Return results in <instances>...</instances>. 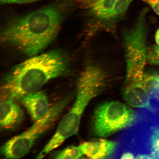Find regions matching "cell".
<instances>
[{"instance_id": "cell-1", "label": "cell", "mask_w": 159, "mask_h": 159, "mask_svg": "<svg viewBox=\"0 0 159 159\" xmlns=\"http://www.w3.org/2000/svg\"><path fill=\"white\" fill-rule=\"evenodd\" d=\"M63 15V9L56 6L34 12L7 25L1 42L28 56H35L55 38Z\"/></svg>"}, {"instance_id": "cell-2", "label": "cell", "mask_w": 159, "mask_h": 159, "mask_svg": "<svg viewBox=\"0 0 159 159\" xmlns=\"http://www.w3.org/2000/svg\"><path fill=\"white\" fill-rule=\"evenodd\" d=\"M68 65L64 53L53 50L31 58L16 66L4 79L1 100H19L39 91L51 80L64 74Z\"/></svg>"}, {"instance_id": "cell-3", "label": "cell", "mask_w": 159, "mask_h": 159, "mask_svg": "<svg viewBox=\"0 0 159 159\" xmlns=\"http://www.w3.org/2000/svg\"><path fill=\"white\" fill-rule=\"evenodd\" d=\"M106 83V75L101 70L93 66L85 68L79 79L76 99L72 108L61 119L55 134L39 152L37 159L44 158L67 139L77 134L85 108L102 92Z\"/></svg>"}, {"instance_id": "cell-4", "label": "cell", "mask_w": 159, "mask_h": 159, "mask_svg": "<svg viewBox=\"0 0 159 159\" xmlns=\"http://www.w3.org/2000/svg\"><path fill=\"white\" fill-rule=\"evenodd\" d=\"M72 97L69 95L51 107L48 114L26 131L10 139L3 145L1 153L6 158L23 157L30 150L35 142L54 125Z\"/></svg>"}, {"instance_id": "cell-5", "label": "cell", "mask_w": 159, "mask_h": 159, "mask_svg": "<svg viewBox=\"0 0 159 159\" xmlns=\"http://www.w3.org/2000/svg\"><path fill=\"white\" fill-rule=\"evenodd\" d=\"M148 9L143 10L136 25L124 33L126 63L125 85L143 82L147 55L145 22Z\"/></svg>"}, {"instance_id": "cell-6", "label": "cell", "mask_w": 159, "mask_h": 159, "mask_svg": "<svg viewBox=\"0 0 159 159\" xmlns=\"http://www.w3.org/2000/svg\"><path fill=\"white\" fill-rule=\"evenodd\" d=\"M137 119L136 113L128 105L119 101L105 102L95 109L92 132L99 138H107L130 127Z\"/></svg>"}, {"instance_id": "cell-7", "label": "cell", "mask_w": 159, "mask_h": 159, "mask_svg": "<svg viewBox=\"0 0 159 159\" xmlns=\"http://www.w3.org/2000/svg\"><path fill=\"white\" fill-rule=\"evenodd\" d=\"M19 100L35 121L46 116L50 109L47 95L42 91L30 93L22 97Z\"/></svg>"}, {"instance_id": "cell-8", "label": "cell", "mask_w": 159, "mask_h": 159, "mask_svg": "<svg viewBox=\"0 0 159 159\" xmlns=\"http://www.w3.org/2000/svg\"><path fill=\"white\" fill-rule=\"evenodd\" d=\"M24 118L23 110L15 100H1L0 105V126L4 130H13Z\"/></svg>"}, {"instance_id": "cell-9", "label": "cell", "mask_w": 159, "mask_h": 159, "mask_svg": "<svg viewBox=\"0 0 159 159\" xmlns=\"http://www.w3.org/2000/svg\"><path fill=\"white\" fill-rule=\"evenodd\" d=\"M124 95L125 100L130 106L154 112L150 97L143 83L125 85Z\"/></svg>"}, {"instance_id": "cell-10", "label": "cell", "mask_w": 159, "mask_h": 159, "mask_svg": "<svg viewBox=\"0 0 159 159\" xmlns=\"http://www.w3.org/2000/svg\"><path fill=\"white\" fill-rule=\"evenodd\" d=\"M118 146L116 142L104 139H97L80 145L83 154L91 159L109 158Z\"/></svg>"}, {"instance_id": "cell-11", "label": "cell", "mask_w": 159, "mask_h": 159, "mask_svg": "<svg viewBox=\"0 0 159 159\" xmlns=\"http://www.w3.org/2000/svg\"><path fill=\"white\" fill-rule=\"evenodd\" d=\"M116 0H77L89 15L100 20H110Z\"/></svg>"}, {"instance_id": "cell-12", "label": "cell", "mask_w": 159, "mask_h": 159, "mask_svg": "<svg viewBox=\"0 0 159 159\" xmlns=\"http://www.w3.org/2000/svg\"><path fill=\"white\" fill-rule=\"evenodd\" d=\"M143 83L150 98L159 101V73L145 74Z\"/></svg>"}, {"instance_id": "cell-13", "label": "cell", "mask_w": 159, "mask_h": 159, "mask_svg": "<svg viewBox=\"0 0 159 159\" xmlns=\"http://www.w3.org/2000/svg\"><path fill=\"white\" fill-rule=\"evenodd\" d=\"M148 146L149 154L152 159H159V127L151 128Z\"/></svg>"}, {"instance_id": "cell-14", "label": "cell", "mask_w": 159, "mask_h": 159, "mask_svg": "<svg viewBox=\"0 0 159 159\" xmlns=\"http://www.w3.org/2000/svg\"><path fill=\"white\" fill-rule=\"evenodd\" d=\"M83 154L80 146H71L60 152L56 156V159H76L80 158Z\"/></svg>"}, {"instance_id": "cell-15", "label": "cell", "mask_w": 159, "mask_h": 159, "mask_svg": "<svg viewBox=\"0 0 159 159\" xmlns=\"http://www.w3.org/2000/svg\"><path fill=\"white\" fill-rule=\"evenodd\" d=\"M134 0H116L112 13L110 20L120 17L126 12L127 9Z\"/></svg>"}, {"instance_id": "cell-16", "label": "cell", "mask_w": 159, "mask_h": 159, "mask_svg": "<svg viewBox=\"0 0 159 159\" xmlns=\"http://www.w3.org/2000/svg\"><path fill=\"white\" fill-rule=\"evenodd\" d=\"M152 64L159 66V47L155 45L151 49L147 56Z\"/></svg>"}, {"instance_id": "cell-17", "label": "cell", "mask_w": 159, "mask_h": 159, "mask_svg": "<svg viewBox=\"0 0 159 159\" xmlns=\"http://www.w3.org/2000/svg\"><path fill=\"white\" fill-rule=\"evenodd\" d=\"M150 6L154 11L159 16V0H142Z\"/></svg>"}, {"instance_id": "cell-18", "label": "cell", "mask_w": 159, "mask_h": 159, "mask_svg": "<svg viewBox=\"0 0 159 159\" xmlns=\"http://www.w3.org/2000/svg\"><path fill=\"white\" fill-rule=\"evenodd\" d=\"M37 1L39 0H0L1 3L3 4L25 3Z\"/></svg>"}, {"instance_id": "cell-19", "label": "cell", "mask_w": 159, "mask_h": 159, "mask_svg": "<svg viewBox=\"0 0 159 159\" xmlns=\"http://www.w3.org/2000/svg\"><path fill=\"white\" fill-rule=\"evenodd\" d=\"M119 158L121 159H134L136 158L135 155L132 152L129 150H125L119 156Z\"/></svg>"}, {"instance_id": "cell-20", "label": "cell", "mask_w": 159, "mask_h": 159, "mask_svg": "<svg viewBox=\"0 0 159 159\" xmlns=\"http://www.w3.org/2000/svg\"><path fill=\"white\" fill-rule=\"evenodd\" d=\"M156 42L159 47V29L157 30L155 35Z\"/></svg>"}]
</instances>
